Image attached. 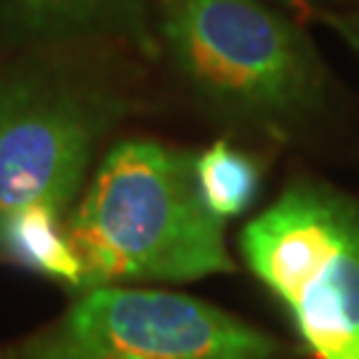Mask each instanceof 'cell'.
I'll return each mask as SVG.
<instances>
[{
    "label": "cell",
    "instance_id": "1",
    "mask_svg": "<svg viewBox=\"0 0 359 359\" xmlns=\"http://www.w3.org/2000/svg\"><path fill=\"white\" fill-rule=\"evenodd\" d=\"M67 234L83 266V290L234 271L224 221L197 187L194 157L157 142H123L107 152L67 218Z\"/></svg>",
    "mask_w": 359,
    "mask_h": 359
},
{
    "label": "cell",
    "instance_id": "6",
    "mask_svg": "<svg viewBox=\"0 0 359 359\" xmlns=\"http://www.w3.org/2000/svg\"><path fill=\"white\" fill-rule=\"evenodd\" d=\"M8 25L35 43L123 40L144 56L160 43L149 16V0H3Z\"/></svg>",
    "mask_w": 359,
    "mask_h": 359
},
{
    "label": "cell",
    "instance_id": "9",
    "mask_svg": "<svg viewBox=\"0 0 359 359\" xmlns=\"http://www.w3.org/2000/svg\"><path fill=\"white\" fill-rule=\"evenodd\" d=\"M322 19L338 32V38H344L359 53V6L348 8V11L338 13H322Z\"/></svg>",
    "mask_w": 359,
    "mask_h": 359
},
{
    "label": "cell",
    "instance_id": "8",
    "mask_svg": "<svg viewBox=\"0 0 359 359\" xmlns=\"http://www.w3.org/2000/svg\"><path fill=\"white\" fill-rule=\"evenodd\" d=\"M194 176L205 205L221 221L237 218L256 203L261 170L250 154L216 142L194 157Z\"/></svg>",
    "mask_w": 359,
    "mask_h": 359
},
{
    "label": "cell",
    "instance_id": "3",
    "mask_svg": "<svg viewBox=\"0 0 359 359\" xmlns=\"http://www.w3.org/2000/svg\"><path fill=\"white\" fill-rule=\"evenodd\" d=\"M245 264L283 301L317 359H359V208L295 181L240 234Z\"/></svg>",
    "mask_w": 359,
    "mask_h": 359
},
{
    "label": "cell",
    "instance_id": "10",
    "mask_svg": "<svg viewBox=\"0 0 359 359\" xmlns=\"http://www.w3.org/2000/svg\"><path fill=\"white\" fill-rule=\"evenodd\" d=\"M280 3H287V6H311L317 0H280Z\"/></svg>",
    "mask_w": 359,
    "mask_h": 359
},
{
    "label": "cell",
    "instance_id": "7",
    "mask_svg": "<svg viewBox=\"0 0 359 359\" xmlns=\"http://www.w3.org/2000/svg\"><path fill=\"white\" fill-rule=\"evenodd\" d=\"M65 218L43 208L8 218L0 229V256L72 290H83V266L69 243Z\"/></svg>",
    "mask_w": 359,
    "mask_h": 359
},
{
    "label": "cell",
    "instance_id": "5",
    "mask_svg": "<svg viewBox=\"0 0 359 359\" xmlns=\"http://www.w3.org/2000/svg\"><path fill=\"white\" fill-rule=\"evenodd\" d=\"M117 115L115 96L72 69L0 67V229L38 208L67 216Z\"/></svg>",
    "mask_w": 359,
    "mask_h": 359
},
{
    "label": "cell",
    "instance_id": "2",
    "mask_svg": "<svg viewBox=\"0 0 359 359\" xmlns=\"http://www.w3.org/2000/svg\"><path fill=\"white\" fill-rule=\"evenodd\" d=\"M154 35L197 96L221 112L287 123L320 104L309 38L264 0H157Z\"/></svg>",
    "mask_w": 359,
    "mask_h": 359
},
{
    "label": "cell",
    "instance_id": "4",
    "mask_svg": "<svg viewBox=\"0 0 359 359\" xmlns=\"http://www.w3.org/2000/svg\"><path fill=\"white\" fill-rule=\"evenodd\" d=\"M283 346L200 298L102 285L0 348V359H277Z\"/></svg>",
    "mask_w": 359,
    "mask_h": 359
}]
</instances>
